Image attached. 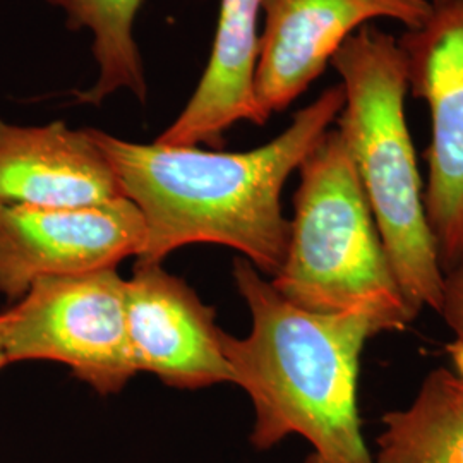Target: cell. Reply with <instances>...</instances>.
I'll list each match as a JSON object with an SVG mask.
<instances>
[{"label": "cell", "instance_id": "1", "mask_svg": "<svg viewBox=\"0 0 463 463\" xmlns=\"http://www.w3.org/2000/svg\"><path fill=\"white\" fill-rule=\"evenodd\" d=\"M344 109L342 84L298 110L275 139L249 151L141 145L90 129L116 172L124 198L145 220L143 263H162L183 246L235 249L275 277L285 260L290 220L281 193L290 175L328 133Z\"/></svg>", "mask_w": 463, "mask_h": 463}, {"label": "cell", "instance_id": "2", "mask_svg": "<svg viewBox=\"0 0 463 463\" xmlns=\"http://www.w3.org/2000/svg\"><path fill=\"white\" fill-rule=\"evenodd\" d=\"M233 280L250 313L244 338L222 333L233 384L250 398V445L266 451L288 436L311 445L304 463H376L357 407L365 342L388 326L363 311L317 315L281 298L246 258Z\"/></svg>", "mask_w": 463, "mask_h": 463}, {"label": "cell", "instance_id": "3", "mask_svg": "<svg viewBox=\"0 0 463 463\" xmlns=\"http://www.w3.org/2000/svg\"><path fill=\"white\" fill-rule=\"evenodd\" d=\"M344 109L336 129L359 181L398 285L415 315L441 313L445 275L432 239L424 187L405 116L407 59L393 34L367 24L335 53Z\"/></svg>", "mask_w": 463, "mask_h": 463}, {"label": "cell", "instance_id": "4", "mask_svg": "<svg viewBox=\"0 0 463 463\" xmlns=\"http://www.w3.org/2000/svg\"><path fill=\"white\" fill-rule=\"evenodd\" d=\"M271 285L317 315L363 311L407 330L409 306L381 242L347 143L331 128L298 166L290 237Z\"/></svg>", "mask_w": 463, "mask_h": 463}, {"label": "cell", "instance_id": "5", "mask_svg": "<svg viewBox=\"0 0 463 463\" xmlns=\"http://www.w3.org/2000/svg\"><path fill=\"white\" fill-rule=\"evenodd\" d=\"M4 347L9 363H61L99 395L118 393L137 374L126 280L117 268H103L36 281L7 309Z\"/></svg>", "mask_w": 463, "mask_h": 463}, {"label": "cell", "instance_id": "6", "mask_svg": "<svg viewBox=\"0 0 463 463\" xmlns=\"http://www.w3.org/2000/svg\"><path fill=\"white\" fill-rule=\"evenodd\" d=\"M398 42L409 86L430 110L424 204L445 275L463 261V0L434 4L430 19Z\"/></svg>", "mask_w": 463, "mask_h": 463}, {"label": "cell", "instance_id": "7", "mask_svg": "<svg viewBox=\"0 0 463 463\" xmlns=\"http://www.w3.org/2000/svg\"><path fill=\"white\" fill-rule=\"evenodd\" d=\"M145 235L128 198L64 210L0 206V294L23 298L43 279L117 268L139 256Z\"/></svg>", "mask_w": 463, "mask_h": 463}, {"label": "cell", "instance_id": "8", "mask_svg": "<svg viewBox=\"0 0 463 463\" xmlns=\"http://www.w3.org/2000/svg\"><path fill=\"white\" fill-rule=\"evenodd\" d=\"M430 0H265L254 97L268 120L288 109L331 66L352 34L378 19L420 28Z\"/></svg>", "mask_w": 463, "mask_h": 463}, {"label": "cell", "instance_id": "9", "mask_svg": "<svg viewBox=\"0 0 463 463\" xmlns=\"http://www.w3.org/2000/svg\"><path fill=\"white\" fill-rule=\"evenodd\" d=\"M126 323L137 373L179 390L233 383L215 309L160 263L134 266L126 280Z\"/></svg>", "mask_w": 463, "mask_h": 463}, {"label": "cell", "instance_id": "10", "mask_svg": "<svg viewBox=\"0 0 463 463\" xmlns=\"http://www.w3.org/2000/svg\"><path fill=\"white\" fill-rule=\"evenodd\" d=\"M124 198L90 129L0 120V206L86 208Z\"/></svg>", "mask_w": 463, "mask_h": 463}, {"label": "cell", "instance_id": "11", "mask_svg": "<svg viewBox=\"0 0 463 463\" xmlns=\"http://www.w3.org/2000/svg\"><path fill=\"white\" fill-rule=\"evenodd\" d=\"M265 0H220L206 69L183 112L156 137L168 146L222 145L237 122L265 124L254 97V72Z\"/></svg>", "mask_w": 463, "mask_h": 463}, {"label": "cell", "instance_id": "12", "mask_svg": "<svg viewBox=\"0 0 463 463\" xmlns=\"http://www.w3.org/2000/svg\"><path fill=\"white\" fill-rule=\"evenodd\" d=\"M381 426L376 463H463V373L432 369L412 403Z\"/></svg>", "mask_w": 463, "mask_h": 463}, {"label": "cell", "instance_id": "13", "mask_svg": "<svg viewBox=\"0 0 463 463\" xmlns=\"http://www.w3.org/2000/svg\"><path fill=\"white\" fill-rule=\"evenodd\" d=\"M66 13L72 32H91L99 64L95 84L76 93L78 103L99 107L117 91H131L145 103L148 83L134 26L143 0H47Z\"/></svg>", "mask_w": 463, "mask_h": 463}, {"label": "cell", "instance_id": "14", "mask_svg": "<svg viewBox=\"0 0 463 463\" xmlns=\"http://www.w3.org/2000/svg\"><path fill=\"white\" fill-rule=\"evenodd\" d=\"M439 315L443 316L448 328L455 336L449 347L455 371L463 373V261L445 273L443 306Z\"/></svg>", "mask_w": 463, "mask_h": 463}, {"label": "cell", "instance_id": "15", "mask_svg": "<svg viewBox=\"0 0 463 463\" xmlns=\"http://www.w3.org/2000/svg\"><path fill=\"white\" fill-rule=\"evenodd\" d=\"M5 325H7V311L0 313V369L4 365L9 364L7 355H5V347H4V333H5Z\"/></svg>", "mask_w": 463, "mask_h": 463}, {"label": "cell", "instance_id": "16", "mask_svg": "<svg viewBox=\"0 0 463 463\" xmlns=\"http://www.w3.org/2000/svg\"><path fill=\"white\" fill-rule=\"evenodd\" d=\"M432 4H441V2H448V0H430Z\"/></svg>", "mask_w": 463, "mask_h": 463}]
</instances>
